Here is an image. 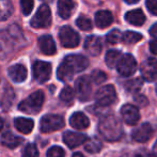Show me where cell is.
Listing matches in <instances>:
<instances>
[{"label": "cell", "mask_w": 157, "mask_h": 157, "mask_svg": "<svg viewBox=\"0 0 157 157\" xmlns=\"http://www.w3.org/2000/svg\"><path fill=\"white\" fill-rule=\"evenodd\" d=\"M76 25L79 29L83 30V31H90V30H92V28H93L92 21L85 16H79L78 18L76 19Z\"/></svg>", "instance_id": "cell-33"}, {"label": "cell", "mask_w": 157, "mask_h": 157, "mask_svg": "<svg viewBox=\"0 0 157 157\" xmlns=\"http://www.w3.org/2000/svg\"><path fill=\"white\" fill-rule=\"evenodd\" d=\"M13 4L11 0H0V21H6L12 15Z\"/></svg>", "instance_id": "cell-26"}, {"label": "cell", "mask_w": 157, "mask_h": 157, "mask_svg": "<svg viewBox=\"0 0 157 157\" xmlns=\"http://www.w3.org/2000/svg\"><path fill=\"white\" fill-rule=\"evenodd\" d=\"M122 37H123V35L120 30L113 29L108 33L106 39H107V42L109 44H118L120 41H122Z\"/></svg>", "instance_id": "cell-34"}, {"label": "cell", "mask_w": 157, "mask_h": 157, "mask_svg": "<svg viewBox=\"0 0 157 157\" xmlns=\"http://www.w3.org/2000/svg\"><path fill=\"white\" fill-rule=\"evenodd\" d=\"M72 157H85V156H83L81 153H75Z\"/></svg>", "instance_id": "cell-46"}, {"label": "cell", "mask_w": 157, "mask_h": 157, "mask_svg": "<svg viewBox=\"0 0 157 157\" xmlns=\"http://www.w3.org/2000/svg\"><path fill=\"white\" fill-rule=\"evenodd\" d=\"M52 75V65L45 61H35L33 64V76L39 82H46Z\"/></svg>", "instance_id": "cell-9"}, {"label": "cell", "mask_w": 157, "mask_h": 157, "mask_svg": "<svg viewBox=\"0 0 157 157\" xmlns=\"http://www.w3.org/2000/svg\"><path fill=\"white\" fill-rule=\"evenodd\" d=\"M60 99L65 104H71L74 99V90L68 86L64 87L60 93Z\"/></svg>", "instance_id": "cell-32"}, {"label": "cell", "mask_w": 157, "mask_h": 157, "mask_svg": "<svg viewBox=\"0 0 157 157\" xmlns=\"http://www.w3.org/2000/svg\"><path fill=\"white\" fill-rule=\"evenodd\" d=\"M50 24H52V11L48 6L42 4L31 19V26L39 29V28L49 27Z\"/></svg>", "instance_id": "cell-4"}, {"label": "cell", "mask_w": 157, "mask_h": 157, "mask_svg": "<svg viewBox=\"0 0 157 157\" xmlns=\"http://www.w3.org/2000/svg\"><path fill=\"white\" fill-rule=\"evenodd\" d=\"M113 21V16H112L111 12L107 10H101L95 14V24L98 28L104 29L110 26Z\"/></svg>", "instance_id": "cell-20"}, {"label": "cell", "mask_w": 157, "mask_h": 157, "mask_svg": "<svg viewBox=\"0 0 157 157\" xmlns=\"http://www.w3.org/2000/svg\"><path fill=\"white\" fill-rule=\"evenodd\" d=\"M98 132L107 141H118L123 135V127L120 120L113 114H107L98 123Z\"/></svg>", "instance_id": "cell-1"}, {"label": "cell", "mask_w": 157, "mask_h": 157, "mask_svg": "<svg viewBox=\"0 0 157 157\" xmlns=\"http://www.w3.org/2000/svg\"><path fill=\"white\" fill-rule=\"evenodd\" d=\"M75 91L78 98L82 101H86L90 98L92 92L91 79L88 76H81L75 82Z\"/></svg>", "instance_id": "cell-7"}, {"label": "cell", "mask_w": 157, "mask_h": 157, "mask_svg": "<svg viewBox=\"0 0 157 157\" xmlns=\"http://www.w3.org/2000/svg\"><path fill=\"white\" fill-rule=\"evenodd\" d=\"M145 4H147V8L149 10V12L151 14L157 16V0H147Z\"/></svg>", "instance_id": "cell-39"}, {"label": "cell", "mask_w": 157, "mask_h": 157, "mask_svg": "<svg viewBox=\"0 0 157 157\" xmlns=\"http://www.w3.org/2000/svg\"><path fill=\"white\" fill-rule=\"evenodd\" d=\"M134 101H136L138 105H140L141 107H144V106H147V103H149L147 98L143 94H136L134 97Z\"/></svg>", "instance_id": "cell-40"}, {"label": "cell", "mask_w": 157, "mask_h": 157, "mask_svg": "<svg viewBox=\"0 0 157 157\" xmlns=\"http://www.w3.org/2000/svg\"><path fill=\"white\" fill-rule=\"evenodd\" d=\"M150 34L154 37H157V23L154 24V25L150 28Z\"/></svg>", "instance_id": "cell-43"}, {"label": "cell", "mask_w": 157, "mask_h": 157, "mask_svg": "<svg viewBox=\"0 0 157 157\" xmlns=\"http://www.w3.org/2000/svg\"><path fill=\"white\" fill-rule=\"evenodd\" d=\"M101 150V142L97 137L88 139L86 142V151L89 153H97Z\"/></svg>", "instance_id": "cell-29"}, {"label": "cell", "mask_w": 157, "mask_h": 157, "mask_svg": "<svg viewBox=\"0 0 157 157\" xmlns=\"http://www.w3.org/2000/svg\"><path fill=\"white\" fill-rule=\"evenodd\" d=\"M125 21L128 24L134 26H142L145 21V16L143 12L140 9H136V10H132L125 14Z\"/></svg>", "instance_id": "cell-21"}, {"label": "cell", "mask_w": 157, "mask_h": 157, "mask_svg": "<svg viewBox=\"0 0 157 157\" xmlns=\"http://www.w3.org/2000/svg\"><path fill=\"white\" fill-rule=\"evenodd\" d=\"M143 82L140 78H134L132 80H128L127 82L125 83V89L127 92H130V93H136L139 90L141 89Z\"/></svg>", "instance_id": "cell-31"}, {"label": "cell", "mask_w": 157, "mask_h": 157, "mask_svg": "<svg viewBox=\"0 0 157 157\" xmlns=\"http://www.w3.org/2000/svg\"><path fill=\"white\" fill-rule=\"evenodd\" d=\"M13 42L8 33L0 31V59H4L13 50Z\"/></svg>", "instance_id": "cell-19"}, {"label": "cell", "mask_w": 157, "mask_h": 157, "mask_svg": "<svg viewBox=\"0 0 157 157\" xmlns=\"http://www.w3.org/2000/svg\"><path fill=\"white\" fill-rule=\"evenodd\" d=\"M101 42L98 36L90 35L86 39L85 42V49L89 52L91 56H98L101 52Z\"/></svg>", "instance_id": "cell-16"}, {"label": "cell", "mask_w": 157, "mask_h": 157, "mask_svg": "<svg viewBox=\"0 0 157 157\" xmlns=\"http://www.w3.org/2000/svg\"><path fill=\"white\" fill-rule=\"evenodd\" d=\"M117 68H118L119 74L122 75V76L125 77L132 76L137 71V62L132 55L126 54L121 58Z\"/></svg>", "instance_id": "cell-8"}, {"label": "cell", "mask_w": 157, "mask_h": 157, "mask_svg": "<svg viewBox=\"0 0 157 157\" xmlns=\"http://www.w3.org/2000/svg\"><path fill=\"white\" fill-rule=\"evenodd\" d=\"M136 157H156V156L147 151H141V152H139V153H137Z\"/></svg>", "instance_id": "cell-42"}, {"label": "cell", "mask_w": 157, "mask_h": 157, "mask_svg": "<svg viewBox=\"0 0 157 157\" xmlns=\"http://www.w3.org/2000/svg\"><path fill=\"white\" fill-rule=\"evenodd\" d=\"M142 35L138 32L135 31H126L123 34L122 41L124 42L125 44H136L138 43L139 41L142 40Z\"/></svg>", "instance_id": "cell-30"}, {"label": "cell", "mask_w": 157, "mask_h": 157, "mask_svg": "<svg viewBox=\"0 0 157 157\" xmlns=\"http://www.w3.org/2000/svg\"><path fill=\"white\" fill-rule=\"evenodd\" d=\"M39 45L40 48H41V52L44 55H47V56H52L57 52L56 43H55L54 39L48 34H45L40 37Z\"/></svg>", "instance_id": "cell-15"}, {"label": "cell", "mask_w": 157, "mask_h": 157, "mask_svg": "<svg viewBox=\"0 0 157 157\" xmlns=\"http://www.w3.org/2000/svg\"><path fill=\"white\" fill-rule=\"evenodd\" d=\"M156 93H157V86H156Z\"/></svg>", "instance_id": "cell-49"}, {"label": "cell", "mask_w": 157, "mask_h": 157, "mask_svg": "<svg viewBox=\"0 0 157 157\" xmlns=\"http://www.w3.org/2000/svg\"><path fill=\"white\" fill-rule=\"evenodd\" d=\"M150 49L154 55H157V40H153L150 42Z\"/></svg>", "instance_id": "cell-41"}, {"label": "cell", "mask_w": 157, "mask_h": 157, "mask_svg": "<svg viewBox=\"0 0 157 157\" xmlns=\"http://www.w3.org/2000/svg\"><path fill=\"white\" fill-rule=\"evenodd\" d=\"M75 9V3L73 0H59L58 13L63 19H66L72 15Z\"/></svg>", "instance_id": "cell-22"}, {"label": "cell", "mask_w": 157, "mask_h": 157, "mask_svg": "<svg viewBox=\"0 0 157 157\" xmlns=\"http://www.w3.org/2000/svg\"><path fill=\"white\" fill-rule=\"evenodd\" d=\"M33 6H34V1L33 0H21V11H23L24 15H26V16H28L32 12Z\"/></svg>", "instance_id": "cell-37"}, {"label": "cell", "mask_w": 157, "mask_h": 157, "mask_svg": "<svg viewBox=\"0 0 157 157\" xmlns=\"http://www.w3.org/2000/svg\"><path fill=\"white\" fill-rule=\"evenodd\" d=\"M42 1H44V2H52V0H42Z\"/></svg>", "instance_id": "cell-48"}, {"label": "cell", "mask_w": 157, "mask_h": 157, "mask_svg": "<svg viewBox=\"0 0 157 157\" xmlns=\"http://www.w3.org/2000/svg\"><path fill=\"white\" fill-rule=\"evenodd\" d=\"M59 37H60L61 45L66 48L77 47L80 42L79 34L68 26H64L61 28L60 32H59Z\"/></svg>", "instance_id": "cell-6"}, {"label": "cell", "mask_w": 157, "mask_h": 157, "mask_svg": "<svg viewBox=\"0 0 157 157\" xmlns=\"http://www.w3.org/2000/svg\"><path fill=\"white\" fill-rule=\"evenodd\" d=\"M21 142H23V139L21 137L15 136L10 132H6L1 136V143L9 149H15L18 145H21Z\"/></svg>", "instance_id": "cell-23"}, {"label": "cell", "mask_w": 157, "mask_h": 157, "mask_svg": "<svg viewBox=\"0 0 157 157\" xmlns=\"http://www.w3.org/2000/svg\"><path fill=\"white\" fill-rule=\"evenodd\" d=\"M153 135V128L149 123H143L132 130V137L137 142H147Z\"/></svg>", "instance_id": "cell-14"}, {"label": "cell", "mask_w": 157, "mask_h": 157, "mask_svg": "<svg viewBox=\"0 0 157 157\" xmlns=\"http://www.w3.org/2000/svg\"><path fill=\"white\" fill-rule=\"evenodd\" d=\"M10 36L11 41L12 42H19V43H23L25 37H24V34H23V31L21 30V28L18 26L14 25V26H11L9 28L8 32H6Z\"/></svg>", "instance_id": "cell-28"}, {"label": "cell", "mask_w": 157, "mask_h": 157, "mask_svg": "<svg viewBox=\"0 0 157 157\" xmlns=\"http://www.w3.org/2000/svg\"><path fill=\"white\" fill-rule=\"evenodd\" d=\"M9 76L14 82H23L27 78V68L23 64H15L9 67Z\"/></svg>", "instance_id": "cell-17"}, {"label": "cell", "mask_w": 157, "mask_h": 157, "mask_svg": "<svg viewBox=\"0 0 157 157\" xmlns=\"http://www.w3.org/2000/svg\"><path fill=\"white\" fill-rule=\"evenodd\" d=\"M47 157H65V152L61 147L55 145L48 150Z\"/></svg>", "instance_id": "cell-38"}, {"label": "cell", "mask_w": 157, "mask_h": 157, "mask_svg": "<svg viewBox=\"0 0 157 157\" xmlns=\"http://www.w3.org/2000/svg\"><path fill=\"white\" fill-rule=\"evenodd\" d=\"M63 141L68 147L74 149L88 141V137L77 132H65L63 134Z\"/></svg>", "instance_id": "cell-13"}, {"label": "cell", "mask_w": 157, "mask_h": 157, "mask_svg": "<svg viewBox=\"0 0 157 157\" xmlns=\"http://www.w3.org/2000/svg\"><path fill=\"white\" fill-rule=\"evenodd\" d=\"M140 72L144 80L154 81L157 78V60L155 58L144 60L140 66Z\"/></svg>", "instance_id": "cell-11"}, {"label": "cell", "mask_w": 157, "mask_h": 157, "mask_svg": "<svg viewBox=\"0 0 157 157\" xmlns=\"http://www.w3.org/2000/svg\"><path fill=\"white\" fill-rule=\"evenodd\" d=\"M95 101L97 105L101 107H107L112 105L117 101V92L112 85H107L99 88L95 95Z\"/></svg>", "instance_id": "cell-3"}, {"label": "cell", "mask_w": 157, "mask_h": 157, "mask_svg": "<svg viewBox=\"0 0 157 157\" xmlns=\"http://www.w3.org/2000/svg\"><path fill=\"white\" fill-rule=\"evenodd\" d=\"M122 57H123L122 54H121V52H119V50H114V49L109 50V52L106 54V58H105L106 64H107V66L110 68L117 67Z\"/></svg>", "instance_id": "cell-25"}, {"label": "cell", "mask_w": 157, "mask_h": 157, "mask_svg": "<svg viewBox=\"0 0 157 157\" xmlns=\"http://www.w3.org/2000/svg\"><path fill=\"white\" fill-rule=\"evenodd\" d=\"M63 62L67 64V66L73 71L74 74L82 72L89 65V60L81 55H70V56L65 57Z\"/></svg>", "instance_id": "cell-10"}, {"label": "cell", "mask_w": 157, "mask_h": 157, "mask_svg": "<svg viewBox=\"0 0 157 157\" xmlns=\"http://www.w3.org/2000/svg\"><path fill=\"white\" fill-rule=\"evenodd\" d=\"M91 79L93 80L94 83H96V85H101V83H103L104 81L107 79V75H106L103 71L95 70L92 72V74H91Z\"/></svg>", "instance_id": "cell-35"}, {"label": "cell", "mask_w": 157, "mask_h": 157, "mask_svg": "<svg viewBox=\"0 0 157 157\" xmlns=\"http://www.w3.org/2000/svg\"><path fill=\"white\" fill-rule=\"evenodd\" d=\"M70 124L75 129L83 130L89 127L90 121L85 113H82V112H75L70 118Z\"/></svg>", "instance_id": "cell-18"}, {"label": "cell", "mask_w": 157, "mask_h": 157, "mask_svg": "<svg viewBox=\"0 0 157 157\" xmlns=\"http://www.w3.org/2000/svg\"><path fill=\"white\" fill-rule=\"evenodd\" d=\"M74 76V73L67 66V64H65L62 62L60 64V66L58 67V71H57V77L58 79H60L61 81H70L71 79Z\"/></svg>", "instance_id": "cell-27"}, {"label": "cell", "mask_w": 157, "mask_h": 157, "mask_svg": "<svg viewBox=\"0 0 157 157\" xmlns=\"http://www.w3.org/2000/svg\"><path fill=\"white\" fill-rule=\"evenodd\" d=\"M64 119L58 114H46L42 118L40 128L43 132H52L64 127Z\"/></svg>", "instance_id": "cell-5"}, {"label": "cell", "mask_w": 157, "mask_h": 157, "mask_svg": "<svg viewBox=\"0 0 157 157\" xmlns=\"http://www.w3.org/2000/svg\"><path fill=\"white\" fill-rule=\"evenodd\" d=\"M44 103V93L42 91H36L32 93L28 98L23 101L18 106L21 111L28 114H36L42 109Z\"/></svg>", "instance_id": "cell-2"}, {"label": "cell", "mask_w": 157, "mask_h": 157, "mask_svg": "<svg viewBox=\"0 0 157 157\" xmlns=\"http://www.w3.org/2000/svg\"><path fill=\"white\" fill-rule=\"evenodd\" d=\"M121 116H122L123 121L128 125H135L140 120V112L139 109L134 105L130 104H125L121 108Z\"/></svg>", "instance_id": "cell-12"}, {"label": "cell", "mask_w": 157, "mask_h": 157, "mask_svg": "<svg viewBox=\"0 0 157 157\" xmlns=\"http://www.w3.org/2000/svg\"><path fill=\"white\" fill-rule=\"evenodd\" d=\"M153 152H154V155L157 157V141L155 142V144H154V147H153Z\"/></svg>", "instance_id": "cell-45"}, {"label": "cell", "mask_w": 157, "mask_h": 157, "mask_svg": "<svg viewBox=\"0 0 157 157\" xmlns=\"http://www.w3.org/2000/svg\"><path fill=\"white\" fill-rule=\"evenodd\" d=\"M124 1L128 4H135V3H137L139 0H124Z\"/></svg>", "instance_id": "cell-44"}, {"label": "cell", "mask_w": 157, "mask_h": 157, "mask_svg": "<svg viewBox=\"0 0 157 157\" xmlns=\"http://www.w3.org/2000/svg\"><path fill=\"white\" fill-rule=\"evenodd\" d=\"M14 125L18 132L28 135L32 132L33 127H34V122H33V120H31V119L17 118L14 121Z\"/></svg>", "instance_id": "cell-24"}, {"label": "cell", "mask_w": 157, "mask_h": 157, "mask_svg": "<svg viewBox=\"0 0 157 157\" xmlns=\"http://www.w3.org/2000/svg\"><path fill=\"white\" fill-rule=\"evenodd\" d=\"M2 127H3V120L0 118V130L2 129Z\"/></svg>", "instance_id": "cell-47"}, {"label": "cell", "mask_w": 157, "mask_h": 157, "mask_svg": "<svg viewBox=\"0 0 157 157\" xmlns=\"http://www.w3.org/2000/svg\"><path fill=\"white\" fill-rule=\"evenodd\" d=\"M23 157H39V150L36 145L33 143L28 144L23 152Z\"/></svg>", "instance_id": "cell-36"}]
</instances>
